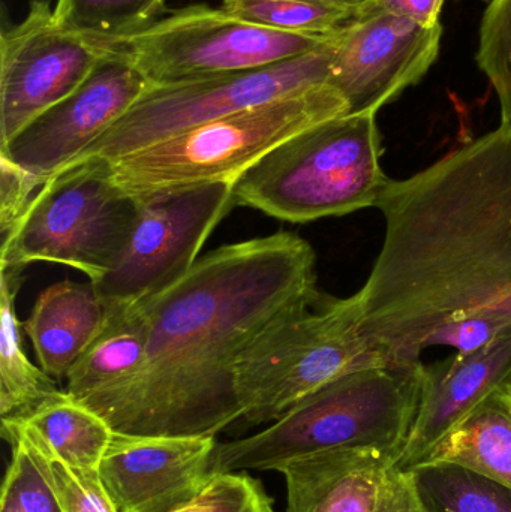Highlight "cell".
<instances>
[{"label":"cell","mask_w":511,"mask_h":512,"mask_svg":"<svg viewBox=\"0 0 511 512\" xmlns=\"http://www.w3.org/2000/svg\"><path fill=\"white\" fill-rule=\"evenodd\" d=\"M336 35L311 53L267 68L153 86L77 161L113 162L203 123L327 84Z\"/></svg>","instance_id":"9"},{"label":"cell","mask_w":511,"mask_h":512,"mask_svg":"<svg viewBox=\"0 0 511 512\" xmlns=\"http://www.w3.org/2000/svg\"><path fill=\"white\" fill-rule=\"evenodd\" d=\"M405 472L429 512H511L510 487L464 466L431 463Z\"/></svg>","instance_id":"22"},{"label":"cell","mask_w":511,"mask_h":512,"mask_svg":"<svg viewBox=\"0 0 511 512\" xmlns=\"http://www.w3.org/2000/svg\"><path fill=\"white\" fill-rule=\"evenodd\" d=\"M482 2H488L489 3V2H491V0H482Z\"/></svg>","instance_id":"32"},{"label":"cell","mask_w":511,"mask_h":512,"mask_svg":"<svg viewBox=\"0 0 511 512\" xmlns=\"http://www.w3.org/2000/svg\"><path fill=\"white\" fill-rule=\"evenodd\" d=\"M137 216L138 200L114 182L111 162H72L33 198L14 239L0 249V268L57 262L96 282L125 251Z\"/></svg>","instance_id":"6"},{"label":"cell","mask_w":511,"mask_h":512,"mask_svg":"<svg viewBox=\"0 0 511 512\" xmlns=\"http://www.w3.org/2000/svg\"><path fill=\"white\" fill-rule=\"evenodd\" d=\"M381 158L377 114H342L270 150L234 183V204L291 224L350 215L377 206Z\"/></svg>","instance_id":"4"},{"label":"cell","mask_w":511,"mask_h":512,"mask_svg":"<svg viewBox=\"0 0 511 512\" xmlns=\"http://www.w3.org/2000/svg\"><path fill=\"white\" fill-rule=\"evenodd\" d=\"M431 463L464 466L511 489V384L480 402L420 465Z\"/></svg>","instance_id":"20"},{"label":"cell","mask_w":511,"mask_h":512,"mask_svg":"<svg viewBox=\"0 0 511 512\" xmlns=\"http://www.w3.org/2000/svg\"><path fill=\"white\" fill-rule=\"evenodd\" d=\"M398 451L341 448L285 463L287 512H384L402 471Z\"/></svg>","instance_id":"16"},{"label":"cell","mask_w":511,"mask_h":512,"mask_svg":"<svg viewBox=\"0 0 511 512\" xmlns=\"http://www.w3.org/2000/svg\"><path fill=\"white\" fill-rule=\"evenodd\" d=\"M23 271L0 268V420L2 433L26 423L36 411L65 390L27 357L21 340L23 324L15 312V297Z\"/></svg>","instance_id":"19"},{"label":"cell","mask_w":511,"mask_h":512,"mask_svg":"<svg viewBox=\"0 0 511 512\" xmlns=\"http://www.w3.org/2000/svg\"><path fill=\"white\" fill-rule=\"evenodd\" d=\"M2 436L11 445L21 439L30 448L45 477L53 486L63 512H117L102 486L98 469L66 465L42 444L41 439L26 424L3 432Z\"/></svg>","instance_id":"25"},{"label":"cell","mask_w":511,"mask_h":512,"mask_svg":"<svg viewBox=\"0 0 511 512\" xmlns=\"http://www.w3.org/2000/svg\"><path fill=\"white\" fill-rule=\"evenodd\" d=\"M476 62L497 93L501 123L511 125V0L488 3L480 23Z\"/></svg>","instance_id":"26"},{"label":"cell","mask_w":511,"mask_h":512,"mask_svg":"<svg viewBox=\"0 0 511 512\" xmlns=\"http://www.w3.org/2000/svg\"><path fill=\"white\" fill-rule=\"evenodd\" d=\"M168 0H56L54 17L65 29L99 41L137 35L164 17Z\"/></svg>","instance_id":"24"},{"label":"cell","mask_w":511,"mask_h":512,"mask_svg":"<svg viewBox=\"0 0 511 512\" xmlns=\"http://www.w3.org/2000/svg\"><path fill=\"white\" fill-rule=\"evenodd\" d=\"M2 487L0 512H63L56 492L30 448L18 439Z\"/></svg>","instance_id":"27"},{"label":"cell","mask_w":511,"mask_h":512,"mask_svg":"<svg viewBox=\"0 0 511 512\" xmlns=\"http://www.w3.org/2000/svg\"><path fill=\"white\" fill-rule=\"evenodd\" d=\"M357 0H222L221 8L255 26L305 36H332L350 23Z\"/></svg>","instance_id":"23"},{"label":"cell","mask_w":511,"mask_h":512,"mask_svg":"<svg viewBox=\"0 0 511 512\" xmlns=\"http://www.w3.org/2000/svg\"><path fill=\"white\" fill-rule=\"evenodd\" d=\"M357 2H360V3H362V2H365V0H357Z\"/></svg>","instance_id":"33"},{"label":"cell","mask_w":511,"mask_h":512,"mask_svg":"<svg viewBox=\"0 0 511 512\" xmlns=\"http://www.w3.org/2000/svg\"><path fill=\"white\" fill-rule=\"evenodd\" d=\"M511 384V328L488 345L423 363L422 397L398 466L411 471L480 402Z\"/></svg>","instance_id":"15"},{"label":"cell","mask_w":511,"mask_h":512,"mask_svg":"<svg viewBox=\"0 0 511 512\" xmlns=\"http://www.w3.org/2000/svg\"><path fill=\"white\" fill-rule=\"evenodd\" d=\"M384 512H429L420 502L408 472L402 471Z\"/></svg>","instance_id":"31"},{"label":"cell","mask_w":511,"mask_h":512,"mask_svg":"<svg viewBox=\"0 0 511 512\" xmlns=\"http://www.w3.org/2000/svg\"><path fill=\"white\" fill-rule=\"evenodd\" d=\"M234 183L218 182L156 192L138 200L125 251L92 282L105 310L138 303L182 279L233 200Z\"/></svg>","instance_id":"10"},{"label":"cell","mask_w":511,"mask_h":512,"mask_svg":"<svg viewBox=\"0 0 511 512\" xmlns=\"http://www.w3.org/2000/svg\"><path fill=\"white\" fill-rule=\"evenodd\" d=\"M446 0H365L363 8L390 12L408 18L423 27H435L440 23Z\"/></svg>","instance_id":"30"},{"label":"cell","mask_w":511,"mask_h":512,"mask_svg":"<svg viewBox=\"0 0 511 512\" xmlns=\"http://www.w3.org/2000/svg\"><path fill=\"white\" fill-rule=\"evenodd\" d=\"M335 35L266 29L233 17L221 6L198 3L165 14L129 38L96 41L125 57L153 86H168L267 68L311 53Z\"/></svg>","instance_id":"8"},{"label":"cell","mask_w":511,"mask_h":512,"mask_svg":"<svg viewBox=\"0 0 511 512\" xmlns=\"http://www.w3.org/2000/svg\"><path fill=\"white\" fill-rule=\"evenodd\" d=\"M173 512H273V504L260 481L231 472L215 475L197 498Z\"/></svg>","instance_id":"28"},{"label":"cell","mask_w":511,"mask_h":512,"mask_svg":"<svg viewBox=\"0 0 511 512\" xmlns=\"http://www.w3.org/2000/svg\"><path fill=\"white\" fill-rule=\"evenodd\" d=\"M23 424L36 433L54 456L81 469L99 468L114 433L101 415L72 399L66 390Z\"/></svg>","instance_id":"21"},{"label":"cell","mask_w":511,"mask_h":512,"mask_svg":"<svg viewBox=\"0 0 511 512\" xmlns=\"http://www.w3.org/2000/svg\"><path fill=\"white\" fill-rule=\"evenodd\" d=\"M443 26L423 27L408 18L359 6L335 41L327 84L350 113L377 114L416 86L440 56Z\"/></svg>","instance_id":"12"},{"label":"cell","mask_w":511,"mask_h":512,"mask_svg":"<svg viewBox=\"0 0 511 512\" xmlns=\"http://www.w3.org/2000/svg\"><path fill=\"white\" fill-rule=\"evenodd\" d=\"M350 113L347 99L318 84L165 138L111 162L132 197L207 183H236L270 150L324 120Z\"/></svg>","instance_id":"5"},{"label":"cell","mask_w":511,"mask_h":512,"mask_svg":"<svg viewBox=\"0 0 511 512\" xmlns=\"http://www.w3.org/2000/svg\"><path fill=\"white\" fill-rule=\"evenodd\" d=\"M104 324L105 307L93 283L65 280L39 294L23 330L32 342L39 367L60 381L66 379Z\"/></svg>","instance_id":"17"},{"label":"cell","mask_w":511,"mask_h":512,"mask_svg":"<svg viewBox=\"0 0 511 512\" xmlns=\"http://www.w3.org/2000/svg\"><path fill=\"white\" fill-rule=\"evenodd\" d=\"M68 98L0 147V156L48 182L77 161L153 84L116 51Z\"/></svg>","instance_id":"13"},{"label":"cell","mask_w":511,"mask_h":512,"mask_svg":"<svg viewBox=\"0 0 511 512\" xmlns=\"http://www.w3.org/2000/svg\"><path fill=\"white\" fill-rule=\"evenodd\" d=\"M45 180L0 156V249L14 239Z\"/></svg>","instance_id":"29"},{"label":"cell","mask_w":511,"mask_h":512,"mask_svg":"<svg viewBox=\"0 0 511 512\" xmlns=\"http://www.w3.org/2000/svg\"><path fill=\"white\" fill-rule=\"evenodd\" d=\"M315 265L312 246L285 231L198 259L141 300L150 322L143 367L92 411L123 435L216 436L243 418L237 367L245 352L321 297Z\"/></svg>","instance_id":"2"},{"label":"cell","mask_w":511,"mask_h":512,"mask_svg":"<svg viewBox=\"0 0 511 512\" xmlns=\"http://www.w3.org/2000/svg\"><path fill=\"white\" fill-rule=\"evenodd\" d=\"M386 233L357 327L386 364H419L435 346L467 354L511 328V125L470 141L377 203Z\"/></svg>","instance_id":"1"},{"label":"cell","mask_w":511,"mask_h":512,"mask_svg":"<svg viewBox=\"0 0 511 512\" xmlns=\"http://www.w3.org/2000/svg\"><path fill=\"white\" fill-rule=\"evenodd\" d=\"M215 436L113 433L99 477L117 512H173L213 480Z\"/></svg>","instance_id":"14"},{"label":"cell","mask_w":511,"mask_h":512,"mask_svg":"<svg viewBox=\"0 0 511 512\" xmlns=\"http://www.w3.org/2000/svg\"><path fill=\"white\" fill-rule=\"evenodd\" d=\"M144 301L105 310V324L66 376V393L93 409L140 373L149 342Z\"/></svg>","instance_id":"18"},{"label":"cell","mask_w":511,"mask_h":512,"mask_svg":"<svg viewBox=\"0 0 511 512\" xmlns=\"http://www.w3.org/2000/svg\"><path fill=\"white\" fill-rule=\"evenodd\" d=\"M386 364L357 327L350 297L321 294L267 330L240 360L237 387L246 423H269L345 373Z\"/></svg>","instance_id":"7"},{"label":"cell","mask_w":511,"mask_h":512,"mask_svg":"<svg viewBox=\"0 0 511 512\" xmlns=\"http://www.w3.org/2000/svg\"><path fill=\"white\" fill-rule=\"evenodd\" d=\"M107 54L65 29L48 0H30L23 20L0 35V147L74 93Z\"/></svg>","instance_id":"11"},{"label":"cell","mask_w":511,"mask_h":512,"mask_svg":"<svg viewBox=\"0 0 511 512\" xmlns=\"http://www.w3.org/2000/svg\"><path fill=\"white\" fill-rule=\"evenodd\" d=\"M423 361L345 373L303 397L263 432L216 444L213 475L279 471L285 463L341 448L398 451L422 397Z\"/></svg>","instance_id":"3"}]
</instances>
